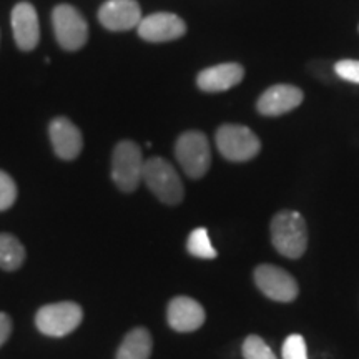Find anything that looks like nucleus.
I'll use <instances>...</instances> for the list:
<instances>
[{"label":"nucleus","mask_w":359,"mask_h":359,"mask_svg":"<svg viewBox=\"0 0 359 359\" xmlns=\"http://www.w3.org/2000/svg\"><path fill=\"white\" fill-rule=\"evenodd\" d=\"M303 90L293 85L280 83L269 87L257 102V110L263 116H280L298 109L303 102Z\"/></svg>","instance_id":"11"},{"label":"nucleus","mask_w":359,"mask_h":359,"mask_svg":"<svg viewBox=\"0 0 359 359\" xmlns=\"http://www.w3.org/2000/svg\"><path fill=\"white\" fill-rule=\"evenodd\" d=\"M48 135H50L53 151L58 158L75 160L82 151V133L65 116H58V118L52 120L50 127H48Z\"/></svg>","instance_id":"14"},{"label":"nucleus","mask_w":359,"mask_h":359,"mask_svg":"<svg viewBox=\"0 0 359 359\" xmlns=\"http://www.w3.org/2000/svg\"><path fill=\"white\" fill-rule=\"evenodd\" d=\"M334 72L346 82L359 83V60H339L334 65Z\"/></svg>","instance_id":"22"},{"label":"nucleus","mask_w":359,"mask_h":359,"mask_svg":"<svg viewBox=\"0 0 359 359\" xmlns=\"http://www.w3.org/2000/svg\"><path fill=\"white\" fill-rule=\"evenodd\" d=\"M17 187L12 177L0 170V212H6L15 203Z\"/></svg>","instance_id":"21"},{"label":"nucleus","mask_w":359,"mask_h":359,"mask_svg":"<svg viewBox=\"0 0 359 359\" xmlns=\"http://www.w3.org/2000/svg\"><path fill=\"white\" fill-rule=\"evenodd\" d=\"M241 351H243L245 359H278L266 341L257 334H251L245 339Z\"/></svg>","instance_id":"19"},{"label":"nucleus","mask_w":359,"mask_h":359,"mask_svg":"<svg viewBox=\"0 0 359 359\" xmlns=\"http://www.w3.org/2000/svg\"><path fill=\"white\" fill-rule=\"evenodd\" d=\"M271 241L283 257L296 259L308 248V228L302 213L283 210L271 219Z\"/></svg>","instance_id":"1"},{"label":"nucleus","mask_w":359,"mask_h":359,"mask_svg":"<svg viewBox=\"0 0 359 359\" xmlns=\"http://www.w3.org/2000/svg\"><path fill=\"white\" fill-rule=\"evenodd\" d=\"M138 35L147 42H172L187 34V24L178 15L168 12H156L142 19Z\"/></svg>","instance_id":"9"},{"label":"nucleus","mask_w":359,"mask_h":359,"mask_svg":"<svg viewBox=\"0 0 359 359\" xmlns=\"http://www.w3.org/2000/svg\"><path fill=\"white\" fill-rule=\"evenodd\" d=\"M11 24L17 47L24 52L34 50L40 40V25L37 12H35L32 4H17L12 11Z\"/></svg>","instance_id":"12"},{"label":"nucleus","mask_w":359,"mask_h":359,"mask_svg":"<svg viewBox=\"0 0 359 359\" xmlns=\"http://www.w3.org/2000/svg\"><path fill=\"white\" fill-rule=\"evenodd\" d=\"M12 333V320L6 313H0V346L11 338Z\"/></svg>","instance_id":"23"},{"label":"nucleus","mask_w":359,"mask_h":359,"mask_svg":"<svg viewBox=\"0 0 359 359\" xmlns=\"http://www.w3.org/2000/svg\"><path fill=\"white\" fill-rule=\"evenodd\" d=\"M143 167L145 160L137 143L130 140L116 143L111 156V178L120 190L125 193L137 190L143 180Z\"/></svg>","instance_id":"4"},{"label":"nucleus","mask_w":359,"mask_h":359,"mask_svg":"<svg viewBox=\"0 0 359 359\" xmlns=\"http://www.w3.org/2000/svg\"><path fill=\"white\" fill-rule=\"evenodd\" d=\"M255 283L259 291L273 302L290 303L298 296V283L294 278L275 264H259L255 269Z\"/></svg>","instance_id":"8"},{"label":"nucleus","mask_w":359,"mask_h":359,"mask_svg":"<svg viewBox=\"0 0 359 359\" xmlns=\"http://www.w3.org/2000/svg\"><path fill=\"white\" fill-rule=\"evenodd\" d=\"M187 250L191 257L200 259H215L217 258V250L213 248L210 241L208 231L205 228H196L190 233L187 241Z\"/></svg>","instance_id":"18"},{"label":"nucleus","mask_w":359,"mask_h":359,"mask_svg":"<svg viewBox=\"0 0 359 359\" xmlns=\"http://www.w3.org/2000/svg\"><path fill=\"white\" fill-rule=\"evenodd\" d=\"M151 348L154 341L150 331L147 327H135L123 338L116 351V359H150Z\"/></svg>","instance_id":"16"},{"label":"nucleus","mask_w":359,"mask_h":359,"mask_svg":"<svg viewBox=\"0 0 359 359\" xmlns=\"http://www.w3.org/2000/svg\"><path fill=\"white\" fill-rule=\"evenodd\" d=\"M175 155L180 167L193 180L203 178L212 165V150L203 132H185L175 143Z\"/></svg>","instance_id":"3"},{"label":"nucleus","mask_w":359,"mask_h":359,"mask_svg":"<svg viewBox=\"0 0 359 359\" xmlns=\"http://www.w3.org/2000/svg\"><path fill=\"white\" fill-rule=\"evenodd\" d=\"M53 30H55L57 42L64 50L75 52L82 48L88 39L87 20L77 8L62 4L52 12Z\"/></svg>","instance_id":"7"},{"label":"nucleus","mask_w":359,"mask_h":359,"mask_svg":"<svg viewBox=\"0 0 359 359\" xmlns=\"http://www.w3.org/2000/svg\"><path fill=\"white\" fill-rule=\"evenodd\" d=\"M143 182L150 188V191L165 205L182 203L185 196L182 178L177 170L161 156H151L145 161L143 167Z\"/></svg>","instance_id":"2"},{"label":"nucleus","mask_w":359,"mask_h":359,"mask_svg":"<svg viewBox=\"0 0 359 359\" xmlns=\"http://www.w3.org/2000/svg\"><path fill=\"white\" fill-rule=\"evenodd\" d=\"M217 147L223 158L230 161H248L262 150L259 138L248 127L226 123L217 132Z\"/></svg>","instance_id":"6"},{"label":"nucleus","mask_w":359,"mask_h":359,"mask_svg":"<svg viewBox=\"0 0 359 359\" xmlns=\"http://www.w3.org/2000/svg\"><path fill=\"white\" fill-rule=\"evenodd\" d=\"M283 359H308V348L302 334H291L283 344Z\"/></svg>","instance_id":"20"},{"label":"nucleus","mask_w":359,"mask_h":359,"mask_svg":"<svg viewBox=\"0 0 359 359\" xmlns=\"http://www.w3.org/2000/svg\"><path fill=\"white\" fill-rule=\"evenodd\" d=\"M25 262V248L13 235L0 233V268L15 271Z\"/></svg>","instance_id":"17"},{"label":"nucleus","mask_w":359,"mask_h":359,"mask_svg":"<svg viewBox=\"0 0 359 359\" xmlns=\"http://www.w3.org/2000/svg\"><path fill=\"white\" fill-rule=\"evenodd\" d=\"M167 320L170 327L178 333H191L203 326L205 309L188 296H177L168 303Z\"/></svg>","instance_id":"13"},{"label":"nucleus","mask_w":359,"mask_h":359,"mask_svg":"<svg viewBox=\"0 0 359 359\" xmlns=\"http://www.w3.org/2000/svg\"><path fill=\"white\" fill-rule=\"evenodd\" d=\"M142 8L135 0H107L98 11V20L111 32H125L142 22Z\"/></svg>","instance_id":"10"},{"label":"nucleus","mask_w":359,"mask_h":359,"mask_svg":"<svg viewBox=\"0 0 359 359\" xmlns=\"http://www.w3.org/2000/svg\"><path fill=\"white\" fill-rule=\"evenodd\" d=\"M245 77V70L240 64L230 62V64H219L210 69L201 70L196 77V85L203 90V92L213 93V92H226Z\"/></svg>","instance_id":"15"},{"label":"nucleus","mask_w":359,"mask_h":359,"mask_svg":"<svg viewBox=\"0 0 359 359\" xmlns=\"http://www.w3.org/2000/svg\"><path fill=\"white\" fill-rule=\"evenodd\" d=\"M83 311L80 304L74 302H62L45 304L35 314V326L40 333L52 338H62L70 334L80 326Z\"/></svg>","instance_id":"5"}]
</instances>
